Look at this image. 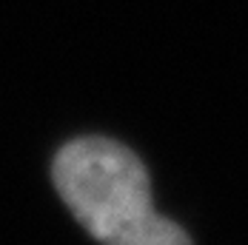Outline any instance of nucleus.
I'll return each mask as SVG.
<instances>
[{"label":"nucleus","mask_w":248,"mask_h":245,"mask_svg":"<svg viewBox=\"0 0 248 245\" xmlns=\"http://www.w3.org/2000/svg\"><path fill=\"white\" fill-rule=\"evenodd\" d=\"M54 185L75 220L100 245H191V237L154 211L143 160L114 140L80 137L57 151Z\"/></svg>","instance_id":"nucleus-1"}]
</instances>
